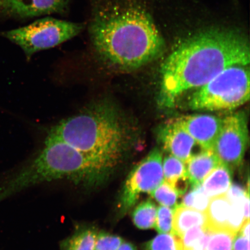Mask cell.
I'll return each instance as SVG.
<instances>
[{
	"label": "cell",
	"instance_id": "obj_1",
	"mask_svg": "<svg viewBox=\"0 0 250 250\" xmlns=\"http://www.w3.org/2000/svg\"><path fill=\"white\" fill-rule=\"evenodd\" d=\"M248 40L233 30L209 29L184 41L162 64L160 103L171 107L189 90L205 85L226 68L248 65Z\"/></svg>",
	"mask_w": 250,
	"mask_h": 250
},
{
	"label": "cell",
	"instance_id": "obj_2",
	"mask_svg": "<svg viewBox=\"0 0 250 250\" xmlns=\"http://www.w3.org/2000/svg\"><path fill=\"white\" fill-rule=\"evenodd\" d=\"M127 134L116 107L104 98L90 103L73 116L59 122L48 136L114 170L127 147Z\"/></svg>",
	"mask_w": 250,
	"mask_h": 250
},
{
	"label": "cell",
	"instance_id": "obj_3",
	"mask_svg": "<svg viewBox=\"0 0 250 250\" xmlns=\"http://www.w3.org/2000/svg\"><path fill=\"white\" fill-rule=\"evenodd\" d=\"M90 40L94 52L106 66L130 71L158 58L165 43L151 16L139 3L111 29Z\"/></svg>",
	"mask_w": 250,
	"mask_h": 250
},
{
	"label": "cell",
	"instance_id": "obj_4",
	"mask_svg": "<svg viewBox=\"0 0 250 250\" xmlns=\"http://www.w3.org/2000/svg\"><path fill=\"white\" fill-rule=\"evenodd\" d=\"M113 170L107 165L50 136L37 158L11 181L9 191L41 183L67 179L88 188L102 185Z\"/></svg>",
	"mask_w": 250,
	"mask_h": 250
},
{
	"label": "cell",
	"instance_id": "obj_5",
	"mask_svg": "<svg viewBox=\"0 0 250 250\" xmlns=\"http://www.w3.org/2000/svg\"><path fill=\"white\" fill-rule=\"evenodd\" d=\"M250 90L249 65H234L196 89L188 107L192 110H231L249 101Z\"/></svg>",
	"mask_w": 250,
	"mask_h": 250
},
{
	"label": "cell",
	"instance_id": "obj_6",
	"mask_svg": "<svg viewBox=\"0 0 250 250\" xmlns=\"http://www.w3.org/2000/svg\"><path fill=\"white\" fill-rule=\"evenodd\" d=\"M86 29L85 22H74L46 16L0 35L23 50L27 60L37 52L54 48L74 38Z\"/></svg>",
	"mask_w": 250,
	"mask_h": 250
},
{
	"label": "cell",
	"instance_id": "obj_7",
	"mask_svg": "<svg viewBox=\"0 0 250 250\" xmlns=\"http://www.w3.org/2000/svg\"><path fill=\"white\" fill-rule=\"evenodd\" d=\"M162 159L161 151L156 148L131 171L119 200L120 215L126 214L135 205L141 193H151L164 182Z\"/></svg>",
	"mask_w": 250,
	"mask_h": 250
},
{
	"label": "cell",
	"instance_id": "obj_8",
	"mask_svg": "<svg viewBox=\"0 0 250 250\" xmlns=\"http://www.w3.org/2000/svg\"><path fill=\"white\" fill-rule=\"evenodd\" d=\"M249 142L246 115L237 112L223 119L212 151L222 163L233 169L242 164Z\"/></svg>",
	"mask_w": 250,
	"mask_h": 250
},
{
	"label": "cell",
	"instance_id": "obj_9",
	"mask_svg": "<svg viewBox=\"0 0 250 250\" xmlns=\"http://www.w3.org/2000/svg\"><path fill=\"white\" fill-rule=\"evenodd\" d=\"M71 0H0V17L19 20L46 17L66 16Z\"/></svg>",
	"mask_w": 250,
	"mask_h": 250
},
{
	"label": "cell",
	"instance_id": "obj_10",
	"mask_svg": "<svg viewBox=\"0 0 250 250\" xmlns=\"http://www.w3.org/2000/svg\"><path fill=\"white\" fill-rule=\"evenodd\" d=\"M172 120L205 150L213 148L223 123V119L208 114L184 115Z\"/></svg>",
	"mask_w": 250,
	"mask_h": 250
},
{
	"label": "cell",
	"instance_id": "obj_11",
	"mask_svg": "<svg viewBox=\"0 0 250 250\" xmlns=\"http://www.w3.org/2000/svg\"><path fill=\"white\" fill-rule=\"evenodd\" d=\"M159 139L166 151L186 164L196 154L195 148L199 146L188 133L172 120L161 128Z\"/></svg>",
	"mask_w": 250,
	"mask_h": 250
},
{
	"label": "cell",
	"instance_id": "obj_12",
	"mask_svg": "<svg viewBox=\"0 0 250 250\" xmlns=\"http://www.w3.org/2000/svg\"><path fill=\"white\" fill-rule=\"evenodd\" d=\"M222 162L211 149H203L193 155L186 164L190 187L201 185L203 180Z\"/></svg>",
	"mask_w": 250,
	"mask_h": 250
},
{
	"label": "cell",
	"instance_id": "obj_13",
	"mask_svg": "<svg viewBox=\"0 0 250 250\" xmlns=\"http://www.w3.org/2000/svg\"><path fill=\"white\" fill-rule=\"evenodd\" d=\"M231 204L226 195L210 198L205 211L208 230L228 229Z\"/></svg>",
	"mask_w": 250,
	"mask_h": 250
},
{
	"label": "cell",
	"instance_id": "obj_14",
	"mask_svg": "<svg viewBox=\"0 0 250 250\" xmlns=\"http://www.w3.org/2000/svg\"><path fill=\"white\" fill-rule=\"evenodd\" d=\"M232 170L222 163L203 180L201 185L209 198L226 194L232 185Z\"/></svg>",
	"mask_w": 250,
	"mask_h": 250
},
{
	"label": "cell",
	"instance_id": "obj_15",
	"mask_svg": "<svg viewBox=\"0 0 250 250\" xmlns=\"http://www.w3.org/2000/svg\"><path fill=\"white\" fill-rule=\"evenodd\" d=\"M207 218L205 212L194 210L179 205L174 208V233L181 237L187 231L196 226L206 227Z\"/></svg>",
	"mask_w": 250,
	"mask_h": 250
},
{
	"label": "cell",
	"instance_id": "obj_16",
	"mask_svg": "<svg viewBox=\"0 0 250 250\" xmlns=\"http://www.w3.org/2000/svg\"><path fill=\"white\" fill-rule=\"evenodd\" d=\"M164 180L172 187H180L189 181L186 164L171 155L166 156L162 162Z\"/></svg>",
	"mask_w": 250,
	"mask_h": 250
},
{
	"label": "cell",
	"instance_id": "obj_17",
	"mask_svg": "<svg viewBox=\"0 0 250 250\" xmlns=\"http://www.w3.org/2000/svg\"><path fill=\"white\" fill-rule=\"evenodd\" d=\"M98 230L95 227H83L61 243V250H94Z\"/></svg>",
	"mask_w": 250,
	"mask_h": 250
},
{
	"label": "cell",
	"instance_id": "obj_18",
	"mask_svg": "<svg viewBox=\"0 0 250 250\" xmlns=\"http://www.w3.org/2000/svg\"><path fill=\"white\" fill-rule=\"evenodd\" d=\"M157 207L151 199L140 203L132 214L133 223L140 229L146 230L154 228Z\"/></svg>",
	"mask_w": 250,
	"mask_h": 250
},
{
	"label": "cell",
	"instance_id": "obj_19",
	"mask_svg": "<svg viewBox=\"0 0 250 250\" xmlns=\"http://www.w3.org/2000/svg\"><path fill=\"white\" fill-rule=\"evenodd\" d=\"M208 237L209 231L206 227L190 228L182 236L183 250H205Z\"/></svg>",
	"mask_w": 250,
	"mask_h": 250
},
{
	"label": "cell",
	"instance_id": "obj_20",
	"mask_svg": "<svg viewBox=\"0 0 250 250\" xmlns=\"http://www.w3.org/2000/svg\"><path fill=\"white\" fill-rule=\"evenodd\" d=\"M209 237L205 250H232L237 233L228 229L208 230Z\"/></svg>",
	"mask_w": 250,
	"mask_h": 250
},
{
	"label": "cell",
	"instance_id": "obj_21",
	"mask_svg": "<svg viewBox=\"0 0 250 250\" xmlns=\"http://www.w3.org/2000/svg\"><path fill=\"white\" fill-rule=\"evenodd\" d=\"M146 250H183L182 237L175 233H160L146 244Z\"/></svg>",
	"mask_w": 250,
	"mask_h": 250
},
{
	"label": "cell",
	"instance_id": "obj_22",
	"mask_svg": "<svg viewBox=\"0 0 250 250\" xmlns=\"http://www.w3.org/2000/svg\"><path fill=\"white\" fill-rule=\"evenodd\" d=\"M184 195L181 205L196 210L206 211L210 198L206 194L202 185L191 188L189 191Z\"/></svg>",
	"mask_w": 250,
	"mask_h": 250
},
{
	"label": "cell",
	"instance_id": "obj_23",
	"mask_svg": "<svg viewBox=\"0 0 250 250\" xmlns=\"http://www.w3.org/2000/svg\"><path fill=\"white\" fill-rule=\"evenodd\" d=\"M150 195L162 206L174 209L179 205L177 203L180 196L173 188L165 181Z\"/></svg>",
	"mask_w": 250,
	"mask_h": 250
},
{
	"label": "cell",
	"instance_id": "obj_24",
	"mask_svg": "<svg viewBox=\"0 0 250 250\" xmlns=\"http://www.w3.org/2000/svg\"><path fill=\"white\" fill-rule=\"evenodd\" d=\"M246 195L242 198L229 200L231 208L230 216L228 223V229L235 233L238 232L244 221H245L244 203H245Z\"/></svg>",
	"mask_w": 250,
	"mask_h": 250
},
{
	"label": "cell",
	"instance_id": "obj_25",
	"mask_svg": "<svg viewBox=\"0 0 250 250\" xmlns=\"http://www.w3.org/2000/svg\"><path fill=\"white\" fill-rule=\"evenodd\" d=\"M174 209L161 206L157 208L154 228L159 233H174Z\"/></svg>",
	"mask_w": 250,
	"mask_h": 250
},
{
	"label": "cell",
	"instance_id": "obj_26",
	"mask_svg": "<svg viewBox=\"0 0 250 250\" xmlns=\"http://www.w3.org/2000/svg\"><path fill=\"white\" fill-rule=\"evenodd\" d=\"M123 242L120 236L101 231L97 234L94 250H117Z\"/></svg>",
	"mask_w": 250,
	"mask_h": 250
},
{
	"label": "cell",
	"instance_id": "obj_27",
	"mask_svg": "<svg viewBox=\"0 0 250 250\" xmlns=\"http://www.w3.org/2000/svg\"><path fill=\"white\" fill-rule=\"evenodd\" d=\"M232 250H250V238L237 232L233 240Z\"/></svg>",
	"mask_w": 250,
	"mask_h": 250
},
{
	"label": "cell",
	"instance_id": "obj_28",
	"mask_svg": "<svg viewBox=\"0 0 250 250\" xmlns=\"http://www.w3.org/2000/svg\"><path fill=\"white\" fill-rule=\"evenodd\" d=\"M248 191H249V189L246 191L245 189L238 184H232L228 189L226 195L228 199L232 200L242 198L246 195Z\"/></svg>",
	"mask_w": 250,
	"mask_h": 250
},
{
	"label": "cell",
	"instance_id": "obj_29",
	"mask_svg": "<svg viewBox=\"0 0 250 250\" xmlns=\"http://www.w3.org/2000/svg\"><path fill=\"white\" fill-rule=\"evenodd\" d=\"M250 220L244 221L241 228L238 231L239 233L248 238H250Z\"/></svg>",
	"mask_w": 250,
	"mask_h": 250
},
{
	"label": "cell",
	"instance_id": "obj_30",
	"mask_svg": "<svg viewBox=\"0 0 250 250\" xmlns=\"http://www.w3.org/2000/svg\"><path fill=\"white\" fill-rule=\"evenodd\" d=\"M244 211H245V221L250 220V195L249 192L247 193L245 203H244Z\"/></svg>",
	"mask_w": 250,
	"mask_h": 250
},
{
	"label": "cell",
	"instance_id": "obj_31",
	"mask_svg": "<svg viewBox=\"0 0 250 250\" xmlns=\"http://www.w3.org/2000/svg\"><path fill=\"white\" fill-rule=\"evenodd\" d=\"M117 250H137V248L132 243L124 241Z\"/></svg>",
	"mask_w": 250,
	"mask_h": 250
}]
</instances>
